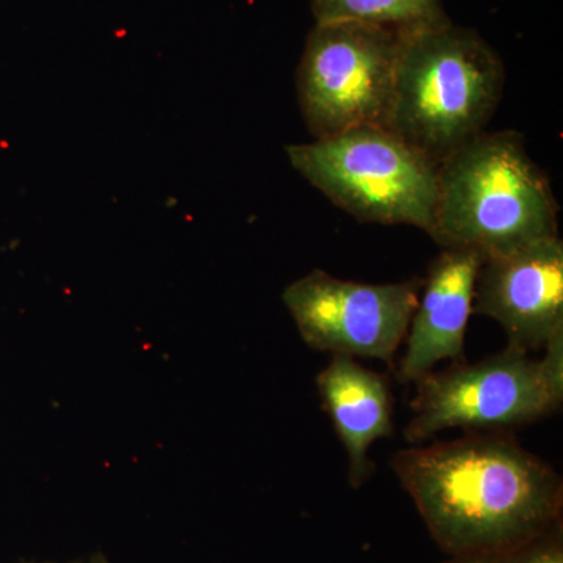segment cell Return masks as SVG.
<instances>
[{"mask_svg": "<svg viewBox=\"0 0 563 563\" xmlns=\"http://www.w3.org/2000/svg\"><path fill=\"white\" fill-rule=\"evenodd\" d=\"M390 466L451 558H501L561 528L562 477L507 433L407 448Z\"/></svg>", "mask_w": 563, "mask_h": 563, "instance_id": "1", "label": "cell"}, {"mask_svg": "<svg viewBox=\"0 0 563 563\" xmlns=\"http://www.w3.org/2000/svg\"><path fill=\"white\" fill-rule=\"evenodd\" d=\"M429 236L484 258L559 236L558 199L520 132H483L440 163Z\"/></svg>", "mask_w": 563, "mask_h": 563, "instance_id": "2", "label": "cell"}, {"mask_svg": "<svg viewBox=\"0 0 563 563\" xmlns=\"http://www.w3.org/2000/svg\"><path fill=\"white\" fill-rule=\"evenodd\" d=\"M504 85L501 57L473 29L404 33L387 128L440 165L485 132Z\"/></svg>", "mask_w": 563, "mask_h": 563, "instance_id": "3", "label": "cell"}, {"mask_svg": "<svg viewBox=\"0 0 563 563\" xmlns=\"http://www.w3.org/2000/svg\"><path fill=\"white\" fill-rule=\"evenodd\" d=\"M303 179L361 222L431 232L439 165L384 125L285 147Z\"/></svg>", "mask_w": 563, "mask_h": 563, "instance_id": "4", "label": "cell"}, {"mask_svg": "<svg viewBox=\"0 0 563 563\" xmlns=\"http://www.w3.org/2000/svg\"><path fill=\"white\" fill-rule=\"evenodd\" d=\"M404 33L362 22H317L296 70L299 109L314 140L390 118Z\"/></svg>", "mask_w": 563, "mask_h": 563, "instance_id": "5", "label": "cell"}, {"mask_svg": "<svg viewBox=\"0 0 563 563\" xmlns=\"http://www.w3.org/2000/svg\"><path fill=\"white\" fill-rule=\"evenodd\" d=\"M407 442H428L450 429L504 432L558 412L540 374L539 361L509 346L484 361L457 363L418 379Z\"/></svg>", "mask_w": 563, "mask_h": 563, "instance_id": "6", "label": "cell"}, {"mask_svg": "<svg viewBox=\"0 0 563 563\" xmlns=\"http://www.w3.org/2000/svg\"><path fill=\"white\" fill-rule=\"evenodd\" d=\"M422 277L362 284L313 269L282 292L303 343L314 351L377 358L395 369L418 306Z\"/></svg>", "mask_w": 563, "mask_h": 563, "instance_id": "7", "label": "cell"}, {"mask_svg": "<svg viewBox=\"0 0 563 563\" xmlns=\"http://www.w3.org/2000/svg\"><path fill=\"white\" fill-rule=\"evenodd\" d=\"M473 312L498 322L509 346L543 347L563 329V242L543 240L504 257L484 258Z\"/></svg>", "mask_w": 563, "mask_h": 563, "instance_id": "8", "label": "cell"}, {"mask_svg": "<svg viewBox=\"0 0 563 563\" xmlns=\"http://www.w3.org/2000/svg\"><path fill=\"white\" fill-rule=\"evenodd\" d=\"M484 257L479 252L442 247L422 277L420 299L406 335L396 376L417 383L442 361L462 363L466 328L473 314L474 285Z\"/></svg>", "mask_w": 563, "mask_h": 563, "instance_id": "9", "label": "cell"}, {"mask_svg": "<svg viewBox=\"0 0 563 563\" xmlns=\"http://www.w3.org/2000/svg\"><path fill=\"white\" fill-rule=\"evenodd\" d=\"M318 395L347 454V479L362 487L374 473L369 450L393 433L390 385L350 355L333 354L317 376Z\"/></svg>", "mask_w": 563, "mask_h": 563, "instance_id": "10", "label": "cell"}, {"mask_svg": "<svg viewBox=\"0 0 563 563\" xmlns=\"http://www.w3.org/2000/svg\"><path fill=\"white\" fill-rule=\"evenodd\" d=\"M317 22H362L399 33L451 21L443 0H310Z\"/></svg>", "mask_w": 563, "mask_h": 563, "instance_id": "11", "label": "cell"}, {"mask_svg": "<svg viewBox=\"0 0 563 563\" xmlns=\"http://www.w3.org/2000/svg\"><path fill=\"white\" fill-rule=\"evenodd\" d=\"M544 357L539 361L540 374L555 410L563 402V329L553 333L544 343Z\"/></svg>", "mask_w": 563, "mask_h": 563, "instance_id": "12", "label": "cell"}, {"mask_svg": "<svg viewBox=\"0 0 563 563\" xmlns=\"http://www.w3.org/2000/svg\"><path fill=\"white\" fill-rule=\"evenodd\" d=\"M496 559L499 563H563L562 528Z\"/></svg>", "mask_w": 563, "mask_h": 563, "instance_id": "13", "label": "cell"}, {"mask_svg": "<svg viewBox=\"0 0 563 563\" xmlns=\"http://www.w3.org/2000/svg\"><path fill=\"white\" fill-rule=\"evenodd\" d=\"M444 563H499L496 558H483V555H468V558H451Z\"/></svg>", "mask_w": 563, "mask_h": 563, "instance_id": "14", "label": "cell"}, {"mask_svg": "<svg viewBox=\"0 0 563 563\" xmlns=\"http://www.w3.org/2000/svg\"><path fill=\"white\" fill-rule=\"evenodd\" d=\"M31 563H33V562H31ZM87 563H102V562H87Z\"/></svg>", "mask_w": 563, "mask_h": 563, "instance_id": "15", "label": "cell"}]
</instances>
